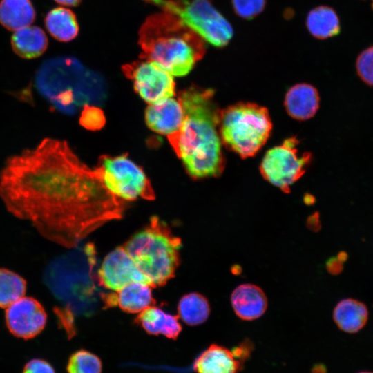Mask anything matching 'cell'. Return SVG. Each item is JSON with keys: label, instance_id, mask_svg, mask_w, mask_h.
Returning a JSON list of instances; mask_svg holds the SVG:
<instances>
[{"label": "cell", "instance_id": "obj_1", "mask_svg": "<svg viewBox=\"0 0 373 373\" xmlns=\"http://www.w3.org/2000/svg\"><path fill=\"white\" fill-rule=\"evenodd\" d=\"M0 198L14 216L69 249L107 222L121 219L126 208L66 141L50 137L7 159L0 171Z\"/></svg>", "mask_w": 373, "mask_h": 373}, {"label": "cell", "instance_id": "obj_2", "mask_svg": "<svg viewBox=\"0 0 373 373\" xmlns=\"http://www.w3.org/2000/svg\"><path fill=\"white\" fill-rule=\"evenodd\" d=\"M214 91L192 86L181 90L184 111L180 128L167 136L173 151L193 179L218 177L225 166L218 124L220 110Z\"/></svg>", "mask_w": 373, "mask_h": 373}, {"label": "cell", "instance_id": "obj_3", "mask_svg": "<svg viewBox=\"0 0 373 373\" xmlns=\"http://www.w3.org/2000/svg\"><path fill=\"white\" fill-rule=\"evenodd\" d=\"M138 35L140 58L157 63L173 76L186 75L206 52L204 40L166 12L148 17Z\"/></svg>", "mask_w": 373, "mask_h": 373}, {"label": "cell", "instance_id": "obj_4", "mask_svg": "<svg viewBox=\"0 0 373 373\" xmlns=\"http://www.w3.org/2000/svg\"><path fill=\"white\" fill-rule=\"evenodd\" d=\"M96 256L94 245L88 243L57 259L49 267V287L64 305V309L56 310L57 314L74 319L75 315H91L102 304L95 271Z\"/></svg>", "mask_w": 373, "mask_h": 373}, {"label": "cell", "instance_id": "obj_5", "mask_svg": "<svg viewBox=\"0 0 373 373\" xmlns=\"http://www.w3.org/2000/svg\"><path fill=\"white\" fill-rule=\"evenodd\" d=\"M123 247L153 288L163 286L171 279L180 262V238L155 216Z\"/></svg>", "mask_w": 373, "mask_h": 373}, {"label": "cell", "instance_id": "obj_6", "mask_svg": "<svg viewBox=\"0 0 373 373\" xmlns=\"http://www.w3.org/2000/svg\"><path fill=\"white\" fill-rule=\"evenodd\" d=\"M102 78L73 58H59L38 71L36 85L40 93L60 111L73 113L91 102L88 88H102Z\"/></svg>", "mask_w": 373, "mask_h": 373}, {"label": "cell", "instance_id": "obj_7", "mask_svg": "<svg viewBox=\"0 0 373 373\" xmlns=\"http://www.w3.org/2000/svg\"><path fill=\"white\" fill-rule=\"evenodd\" d=\"M272 128L267 109L254 103H238L220 110L221 142L241 157H251L263 146Z\"/></svg>", "mask_w": 373, "mask_h": 373}, {"label": "cell", "instance_id": "obj_8", "mask_svg": "<svg viewBox=\"0 0 373 373\" xmlns=\"http://www.w3.org/2000/svg\"><path fill=\"white\" fill-rule=\"evenodd\" d=\"M178 17L204 41L217 48L226 46L233 28L217 10L213 0H144Z\"/></svg>", "mask_w": 373, "mask_h": 373}, {"label": "cell", "instance_id": "obj_9", "mask_svg": "<svg viewBox=\"0 0 373 373\" xmlns=\"http://www.w3.org/2000/svg\"><path fill=\"white\" fill-rule=\"evenodd\" d=\"M106 188L122 200L133 201L137 198L155 199V192L143 169L126 154L117 156H100L95 168Z\"/></svg>", "mask_w": 373, "mask_h": 373}, {"label": "cell", "instance_id": "obj_10", "mask_svg": "<svg viewBox=\"0 0 373 373\" xmlns=\"http://www.w3.org/2000/svg\"><path fill=\"white\" fill-rule=\"evenodd\" d=\"M299 141L294 137L286 139L283 143L267 151L260 170L265 180L288 193L290 186L305 172L312 155H299L296 146Z\"/></svg>", "mask_w": 373, "mask_h": 373}, {"label": "cell", "instance_id": "obj_11", "mask_svg": "<svg viewBox=\"0 0 373 373\" xmlns=\"http://www.w3.org/2000/svg\"><path fill=\"white\" fill-rule=\"evenodd\" d=\"M122 70L133 82L135 92L149 104L163 102L175 95L173 75L155 62L141 59L123 65Z\"/></svg>", "mask_w": 373, "mask_h": 373}, {"label": "cell", "instance_id": "obj_12", "mask_svg": "<svg viewBox=\"0 0 373 373\" xmlns=\"http://www.w3.org/2000/svg\"><path fill=\"white\" fill-rule=\"evenodd\" d=\"M97 276L99 285L112 291H119L133 282L151 287L123 245L116 247L105 256Z\"/></svg>", "mask_w": 373, "mask_h": 373}, {"label": "cell", "instance_id": "obj_13", "mask_svg": "<svg viewBox=\"0 0 373 373\" xmlns=\"http://www.w3.org/2000/svg\"><path fill=\"white\" fill-rule=\"evenodd\" d=\"M5 320L7 328L14 336L28 340L44 330L47 314L37 299L23 296L6 308Z\"/></svg>", "mask_w": 373, "mask_h": 373}, {"label": "cell", "instance_id": "obj_14", "mask_svg": "<svg viewBox=\"0 0 373 373\" xmlns=\"http://www.w3.org/2000/svg\"><path fill=\"white\" fill-rule=\"evenodd\" d=\"M102 302L104 309L117 306L129 314H139L155 304L151 287L138 282L129 283L117 291L102 293Z\"/></svg>", "mask_w": 373, "mask_h": 373}, {"label": "cell", "instance_id": "obj_15", "mask_svg": "<svg viewBox=\"0 0 373 373\" xmlns=\"http://www.w3.org/2000/svg\"><path fill=\"white\" fill-rule=\"evenodd\" d=\"M184 111L178 99L173 97L150 104L145 110L144 119L153 131L169 136L181 127Z\"/></svg>", "mask_w": 373, "mask_h": 373}, {"label": "cell", "instance_id": "obj_16", "mask_svg": "<svg viewBox=\"0 0 373 373\" xmlns=\"http://www.w3.org/2000/svg\"><path fill=\"white\" fill-rule=\"evenodd\" d=\"M231 302L236 314L245 321L260 318L267 307V298L264 291L253 284L238 286L231 294Z\"/></svg>", "mask_w": 373, "mask_h": 373}, {"label": "cell", "instance_id": "obj_17", "mask_svg": "<svg viewBox=\"0 0 373 373\" xmlns=\"http://www.w3.org/2000/svg\"><path fill=\"white\" fill-rule=\"evenodd\" d=\"M146 333L151 335H162L175 340L182 331L179 317L161 308L151 305L139 313L134 320Z\"/></svg>", "mask_w": 373, "mask_h": 373}, {"label": "cell", "instance_id": "obj_18", "mask_svg": "<svg viewBox=\"0 0 373 373\" xmlns=\"http://www.w3.org/2000/svg\"><path fill=\"white\" fill-rule=\"evenodd\" d=\"M237 357L228 348L212 344L196 358L194 370L195 373H238L240 361Z\"/></svg>", "mask_w": 373, "mask_h": 373}, {"label": "cell", "instance_id": "obj_19", "mask_svg": "<svg viewBox=\"0 0 373 373\" xmlns=\"http://www.w3.org/2000/svg\"><path fill=\"white\" fill-rule=\"evenodd\" d=\"M319 100L318 93L314 86L308 84H298L287 91L285 106L291 117L306 120L316 113Z\"/></svg>", "mask_w": 373, "mask_h": 373}, {"label": "cell", "instance_id": "obj_20", "mask_svg": "<svg viewBox=\"0 0 373 373\" xmlns=\"http://www.w3.org/2000/svg\"><path fill=\"white\" fill-rule=\"evenodd\" d=\"M367 318V307L356 299L341 300L333 312V319L338 327L350 334L360 331L366 324Z\"/></svg>", "mask_w": 373, "mask_h": 373}, {"label": "cell", "instance_id": "obj_21", "mask_svg": "<svg viewBox=\"0 0 373 373\" xmlns=\"http://www.w3.org/2000/svg\"><path fill=\"white\" fill-rule=\"evenodd\" d=\"M15 52L24 59L41 56L48 46V38L44 30L37 26H28L16 30L11 38Z\"/></svg>", "mask_w": 373, "mask_h": 373}, {"label": "cell", "instance_id": "obj_22", "mask_svg": "<svg viewBox=\"0 0 373 373\" xmlns=\"http://www.w3.org/2000/svg\"><path fill=\"white\" fill-rule=\"evenodd\" d=\"M305 26L309 33L318 39L336 36L341 29L336 11L327 6H318L311 9L306 15Z\"/></svg>", "mask_w": 373, "mask_h": 373}, {"label": "cell", "instance_id": "obj_23", "mask_svg": "<svg viewBox=\"0 0 373 373\" xmlns=\"http://www.w3.org/2000/svg\"><path fill=\"white\" fill-rule=\"evenodd\" d=\"M35 10L30 0H1L0 23L6 29L16 31L30 26L35 19Z\"/></svg>", "mask_w": 373, "mask_h": 373}, {"label": "cell", "instance_id": "obj_24", "mask_svg": "<svg viewBox=\"0 0 373 373\" xmlns=\"http://www.w3.org/2000/svg\"><path fill=\"white\" fill-rule=\"evenodd\" d=\"M45 26L48 32L60 41L73 40L79 32L75 15L63 7L55 8L48 12L45 17Z\"/></svg>", "mask_w": 373, "mask_h": 373}, {"label": "cell", "instance_id": "obj_25", "mask_svg": "<svg viewBox=\"0 0 373 373\" xmlns=\"http://www.w3.org/2000/svg\"><path fill=\"white\" fill-rule=\"evenodd\" d=\"M210 311L208 300L196 292L184 295L178 304V316L190 326L204 323L209 316Z\"/></svg>", "mask_w": 373, "mask_h": 373}, {"label": "cell", "instance_id": "obj_26", "mask_svg": "<svg viewBox=\"0 0 373 373\" xmlns=\"http://www.w3.org/2000/svg\"><path fill=\"white\" fill-rule=\"evenodd\" d=\"M26 280L18 274L0 268V307L6 309L25 296Z\"/></svg>", "mask_w": 373, "mask_h": 373}, {"label": "cell", "instance_id": "obj_27", "mask_svg": "<svg viewBox=\"0 0 373 373\" xmlns=\"http://www.w3.org/2000/svg\"><path fill=\"white\" fill-rule=\"evenodd\" d=\"M66 370L68 373H102V362L95 354L80 349L69 356Z\"/></svg>", "mask_w": 373, "mask_h": 373}, {"label": "cell", "instance_id": "obj_28", "mask_svg": "<svg viewBox=\"0 0 373 373\" xmlns=\"http://www.w3.org/2000/svg\"><path fill=\"white\" fill-rule=\"evenodd\" d=\"M231 3L238 17L251 20L264 11L267 0H231Z\"/></svg>", "mask_w": 373, "mask_h": 373}, {"label": "cell", "instance_id": "obj_29", "mask_svg": "<svg viewBox=\"0 0 373 373\" xmlns=\"http://www.w3.org/2000/svg\"><path fill=\"white\" fill-rule=\"evenodd\" d=\"M356 67L358 75L363 82L373 86V46L359 55Z\"/></svg>", "mask_w": 373, "mask_h": 373}, {"label": "cell", "instance_id": "obj_30", "mask_svg": "<svg viewBox=\"0 0 373 373\" xmlns=\"http://www.w3.org/2000/svg\"><path fill=\"white\" fill-rule=\"evenodd\" d=\"M104 115L98 108L88 104L84 106L80 117L82 126L90 129H97L104 125Z\"/></svg>", "mask_w": 373, "mask_h": 373}, {"label": "cell", "instance_id": "obj_31", "mask_svg": "<svg viewBox=\"0 0 373 373\" xmlns=\"http://www.w3.org/2000/svg\"><path fill=\"white\" fill-rule=\"evenodd\" d=\"M22 373H55L54 367L47 361L33 358L26 363Z\"/></svg>", "mask_w": 373, "mask_h": 373}, {"label": "cell", "instance_id": "obj_32", "mask_svg": "<svg viewBox=\"0 0 373 373\" xmlns=\"http://www.w3.org/2000/svg\"><path fill=\"white\" fill-rule=\"evenodd\" d=\"M343 262L338 256L332 257L327 261L326 268L330 274L336 275L343 270Z\"/></svg>", "mask_w": 373, "mask_h": 373}, {"label": "cell", "instance_id": "obj_33", "mask_svg": "<svg viewBox=\"0 0 373 373\" xmlns=\"http://www.w3.org/2000/svg\"><path fill=\"white\" fill-rule=\"evenodd\" d=\"M306 224L307 228L311 231L314 232L318 231L321 229V222L318 213L315 212L310 215L307 219Z\"/></svg>", "mask_w": 373, "mask_h": 373}, {"label": "cell", "instance_id": "obj_34", "mask_svg": "<svg viewBox=\"0 0 373 373\" xmlns=\"http://www.w3.org/2000/svg\"><path fill=\"white\" fill-rule=\"evenodd\" d=\"M57 3L67 6H76L82 0H55Z\"/></svg>", "mask_w": 373, "mask_h": 373}, {"label": "cell", "instance_id": "obj_35", "mask_svg": "<svg viewBox=\"0 0 373 373\" xmlns=\"http://www.w3.org/2000/svg\"><path fill=\"white\" fill-rule=\"evenodd\" d=\"M231 271L232 274H233L235 275H238V274H240L241 273L242 269L239 265H234L233 266L231 267Z\"/></svg>", "mask_w": 373, "mask_h": 373}, {"label": "cell", "instance_id": "obj_36", "mask_svg": "<svg viewBox=\"0 0 373 373\" xmlns=\"http://www.w3.org/2000/svg\"><path fill=\"white\" fill-rule=\"evenodd\" d=\"M359 373H373V372H361Z\"/></svg>", "mask_w": 373, "mask_h": 373}]
</instances>
